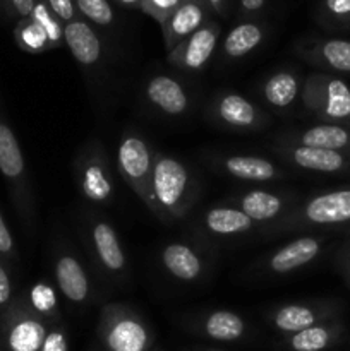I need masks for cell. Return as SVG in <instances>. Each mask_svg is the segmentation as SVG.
Listing matches in <instances>:
<instances>
[{
    "label": "cell",
    "mask_w": 350,
    "mask_h": 351,
    "mask_svg": "<svg viewBox=\"0 0 350 351\" xmlns=\"http://www.w3.org/2000/svg\"><path fill=\"white\" fill-rule=\"evenodd\" d=\"M305 232H350V185L301 199L283 218L263 232L283 237Z\"/></svg>",
    "instance_id": "6da1fadb"
},
{
    "label": "cell",
    "mask_w": 350,
    "mask_h": 351,
    "mask_svg": "<svg viewBox=\"0 0 350 351\" xmlns=\"http://www.w3.org/2000/svg\"><path fill=\"white\" fill-rule=\"evenodd\" d=\"M151 192L154 199V216L160 221H180L191 213L199 197V182L191 167L172 154L154 153Z\"/></svg>",
    "instance_id": "7a4b0ae2"
},
{
    "label": "cell",
    "mask_w": 350,
    "mask_h": 351,
    "mask_svg": "<svg viewBox=\"0 0 350 351\" xmlns=\"http://www.w3.org/2000/svg\"><path fill=\"white\" fill-rule=\"evenodd\" d=\"M98 339L103 351H151L154 332L130 305L108 302L100 311Z\"/></svg>",
    "instance_id": "3957f363"
},
{
    "label": "cell",
    "mask_w": 350,
    "mask_h": 351,
    "mask_svg": "<svg viewBox=\"0 0 350 351\" xmlns=\"http://www.w3.org/2000/svg\"><path fill=\"white\" fill-rule=\"evenodd\" d=\"M0 173L9 187L14 208L30 230L36 225V199L31 185L30 171L16 132L0 110Z\"/></svg>",
    "instance_id": "277c9868"
},
{
    "label": "cell",
    "mask_w": 350,
    "mask_h": 351,
    "mask_svg": "<svg viewBox=\"0 0 350 351\" xmlns=\"http://www.w3.org/2000/svg\"><path fill=\"white\" fill-rule=\"evenodd\" d=\"M72 175L79 195L93 206H110L115 195L112 165L105 146L91 137L75 153L72 161Z\"/></svg>",
    "instance_id": "5b68a950"
},
{
    "label": "cell",
    "mask_w": 350,
    "mask_h": 351,
    "mask_svg": "<svg viewBox=\"0 0 350 351\" xmlns=\"http://www.w3.org/2000/svg\"><path fill=\"white\" fill-rule=\"evenodd\" d=\"M153 146L137 130H126L117 144V171L120 178L129 185L130 191L141 199L144 206L154 215L153 192H151V178H153Z\"/></svg>",
    "instance_id": "8992f818"
},
{
    "label": "cell",
    "mask_w": 350,
    "mask_h": 351,
    "mask_svg": "<svg viewBox=\"0 0 350 351\" xmlns=\"http://www.w3.org/2000/svg\"><path fill=\"white\" fill-rule=\"evenodd\" d=\"M301 103L319 122L350 125V86L340 75L309 74L302 86Z\"/></svg>",
    "instance_id": "52a82bcc"
},
{
    "label": "cell",
    "mask_w": 350,
    "mask_h": 351,
    "mask_svg": "<svg viewBox=\"0 0 350 351\" xmlns=\"http://www.w3.org/2000/svg\"><path fill=\"white\" fill-rule=\"evenodd\" d=\"M50 322L38 315L24 295L0 314V346L5 351H41Z\"/></svg>",
    "instance_id": "ba28073f"
},
{
    "label": "cell",
    "mask_w": 350,
    "mask_h": 351,
    "mask_svg": "<svg viewBox=\"0 0 350 351\" xmlns=\"http://www.w3.org/2000/svg\"><path fill=\"white\" fill-rule=\"evenodd\" d=\"M86 245H88L91 259L100 273L110 281L122 283L127 280L129 266L119 233L112 223L96 215H89L84 228Z\"/></svg>",
    "instance_id": "9c48e42d"
},
{
    "label": "cell",
    "mask_w": 350,
    "mask_h": 351,
    "mask_svg": "<svg viewBox=\"0 0 350 351\" xmlns=\"http://www.w3.org/2000/svg\"><path fill=\"white\" fill-rule=\"evenodd\" d=\"M208 117L216 125L235 132H256L270 125V115L263 106L232 89L213 95L208 105Z\"/></svg>",
    "instance_id": "30bf717a"
},
{
    "label": "cell",
    "mask_w": 350,
    "mask_h": 351,
    "mask_svg": "<svg viewBox=\"0 0 350 351\" xmlns=\"http://www.w3.org/2000/svg\"><path fill=\"white\" fill-rule=\"evenodd\" d=\"M326 239L316 233H307L294 239L292 242L278 247L256 263L257 276L283 278L304 269L316 263L325 250Z\"/></svg>",
    "instance_id": "8fae6325"
},
{
    "label": "cell",
    "mask_w": 350,
    "mask_h": 351,
    "mask_svg": "<svg viewBox=\"0 0 350 351\" xmlns=\"http://www.w3.org/2000/svg\"><path fill=\"white\" fill-rule=\"evenodd\" d=\"M299 194L292 191H273L266 187H254L239 192L229 199V204L246 213L257 226L259 232L280 221L297 202Z\"/></svg>",
    "instance_id": "7c38bea8"
},
{
    "label": "cell",
    "mask_w": 350,
    "mask_h": 351,
    "mask_svg": "<svg viewBox=\"0 0 350 351\" xmlns=\"http://www.w3.org/2000/svg\"><path fill=\"white\" fill-rule=\"evenodd\" d=\"M340 311L342 307L335 300L292 302V304L277 305L268 311L266 322L273 331L287 336L311 328V326L338 319Z\"/></svg>",
    "instance_id": "4fadbf2b"
},
{
    "label": "cell",
    "mask_w": 350,
    "mask_h": 351,
    "mask_svg": "<svg viewBox=\"0 0 350 351\" xmlns=\"http://www.w3.org/2000/svg\"><path fill=\"white\" fill-rule=\"evenodd\" d=\"M54 285L64 298L74 305L95 302V287L81 259L67 245L57 247L54 254Z\"/></svg>",
    "instance_id": "5bb4252c"
},
{
    "label": "cell",
    "mask_w": 350,
    "mask_h": 351,
    "mask_svg": "<svg viewBox=\"0 0 350 351\" xmlns=\"http://www.w3.org/2000/svg\"><path fill=\"white\" fill-rule=\"evenodd\" d=\"M222 38V24L211 19L199 27L194 34L185 38L180 45L168 51V64L184 72H201L208 67Z\"/></svg>",
    "instance_id": "9a60e30c"
},
{
    "label": "cell",
    "mask_w": 350,
    "mask_h": 351,
    "mask_svg": "<svg viewBox=\"0 0 350 351\" xmlns=\"http://www.w3.org/2000/svg\"><path fill=\"white\" fill-rule=\"evenodd\" d=\"M271 153L281 163H287L288 167L302 171L321 175L350 173V153L305 146H287V144H273Z\"/></svg>",
    "instance_id": "2e32d148"
},
{
    "label": "cell",
    "mask_w": 350,
    "mask_h": 351,
    "mask_svg": "<svg viewBox=\"0 0 350 351\" xmlns=\"http://www.w3.org/2000/svg\"><path fill=\"white\" fill-rule=\"evenodd\" d=\"M294 51L319 72L350 75V40L347 38H307L297 41Z\"/></svg>",
    "instance_id": "e0dca14e"
},
{
    "label": "cell",
    "mask_w": 350,
    "mask_h": 351,
    "mask_svg": "<svg viewBox=\"0 0 350 351\" xmlns=\"http://www.w3.org/2000/svg\"><path fill=\"white\" fill-rule=\"evenodd\" d=\"M64 43L74 57L75 64L82 69L88 77L98 75V71L103 65V58H105V48H103V41L98 31L88 21L78 16L71 23H65Z\"/></svg>",
    "instance_id": "ac0fdd59"
},
{
    "label": "cell",
    "mask_w": 350,
    "mask_h": 351,
    "mask_svg": "<svg viewBox=\"0 0 350 351\" xmlns=\"http://www.w3.org/2000/svg\"><path fill=\"white\" fill-rule=\"evenodd\" d=\"M211 167L226 177L253 184L277 182L288 178V171L273 160L254 154H213Z\"/></svg>",
    "instance_id": "d6986e66"
},
{
    "label": "cell",
    "mask_w": 350,
    "mask_h": 351,
    "mask_svg": "<svg viewBox=\"0 0 350 351\" xmlns=\"http://www.w3.org/2000/svg\"><path fill=\"white\" fill-rule=\"evenodd\" d=\"M143 96L148 105L153 106L160 115L177 119L185 115L192 106L189 89L180 79L168 74H154L144 82Z\"/></svg>",
    "instance_id": "ffe728a7"
},
{
    "label": "cell",
    "mask_w": 350,
    "mask_h": 351,
    "mask_svg": "<svg viewBox=\"0 0 350 351\" xmlns=\"http://www.w3.org/2000/svg\"><path fill=\"white\" fill-rule=\"evenodd\" d=\"M160 266L180 283H198L208 274L209 263L199 247L187 242H170L160 250Z\"/></svg>",
    "instance_id": "44dd1931"
},
{
    "label": "cell",
    "mask_w": 350,
    "mask_h": 351,
    "mask_svg": "<svg viewBox=\"0 0 350 351\" xmlns=\"http://www.w3.org/2000/svg\"><path fill=\"white\" fill-rule=\"evenodd\" d=\"M273 144L318 147V149L350 153V125L319 122L314 125L304 127V129L285 130L275 137Z\"/></svg>",
    "instance_id": "7402d4cb"
},
{
    "label": "cell",
    "mask_w": 350,
    "mask_h": 351,
    "mask_svg": "<svg viewBox=\"0 0 350 351\" xmlns=\"http://www.w3.org/2000/svg\"><path fill=\"white\" fill-rule=\"evenodd\" d=\"M202 237L218 240H232L259 232V226L244 211L232 204H218L206 209L198 219Z\"/></svg>",
    "instance_id": "603a6c76"
},
{
    "label": "cell",
    "mask_w": 350,
    "mask_h": 351,
    "mask_svg": "<svg viewBox=\"0 0 350 351\" xmlns=\"http://www.w3.org/2000/svg\"><path fill=\"white\" fill-rule=\"evenodd\" d=\"M187 329L211 341L235 343L249 335V324L235 311L211 308L187 321Z\"/></svg>",
    "instance_id": "cb8c5ba5"
},
{
    "label": "cell",
    "mask_w": 350,
    "mask_h": 351,
    "mask_svg": "<svg viewBox=\"0 0 350 351\" xmlns=\"http://www.w3.org/2000/svg\"><path fill=\"white\" fill-rule=\"evenodd\" d=\"M211 19L213 12L205 0H182L180 5L161 24L167 53Z\"/></svg>",
    "instance_id": "d4e9b609"
},
{
    "label": "cell",
    "mask_w": 350,
    "mask_h": 351,
    "mask_svg": "<svg viewBox=\"0 0 350 351\" xmlns=\"http://www.w3.org/2000/svg\"><path fill=\"white\" fill-rule=\"evenodd\" d=\"M304 79L294 69H278L263 79L259 98L277 113H288L302 99Z\"/></svg>",
    "instance_id": "484cf974"
},
{
    "label": "cell",
    "mask_w": 350,
    "mask_h": 351,
    "mask_svg": "<svg viewBox=\"0 0 350 351\" xmlns=\"http://www.w3.org/2000/svg\"><path fill=\"white\" fill-rule=\"evenodd\" d=\"M345 335V324L338 319L311 326L307 329L281 338V346L288 351H328L338 345Z\"/></svg>",
    "instance_id": "4316f807"
},
{
    "label": "cell",
    "mask_w": 350,
    "mask_h": 351,
    "mask_svg": "<svg viewBox=\"0 0 350 351\" xmlns=\"http://www.w3.org/2000/svg\"><path fill=\"white\" fill-rule=\"evenodd\" d=\"M268 29L257 19H240L222 41V60L237 62L253 53L266 40Z\"/></svg>",
    "instance_id": "83f0119b"
},
{
    "label": "cell",
    "mask_w": 350,
    "mask_h": 351,
    "mask_svg": "<svg viewBox=\"0 0 350 351\" xmlns=\"http://www.w3.org/2000/svg\"><path fill=\"white\" fill-rule=\"evenodd\" d=\"M24 298L30 304V307L36 312L38 315L48 322L62 321L60 308H58V298H57V287L47 280L36 281L33 287L23 291Z\"/></svg>",
    "instance_id": "f1b7e54d"
},
{
    "label": "cell",
    "mask_w": 350,
    "mask_h": 351,
    "mask_svg": "<svg viewBox=\"0 0 350 351\" xmlns=\"http://www.w3.org/2000/svg\"><path fill=\"white\" fill-rule=\"evenodd\" d=\"M14 40L17 47L30 55H41L51 50V45L48 41L47 33L43 27L31 17L19 19L17 26L14 27Z\"/></svg>",
    "instance_id": "f546056e"
},
{
    "label": "cell",
    "mask_w": 350,
    "mask_h": 351,
    "mask_svg": "<svg viewBox=\"0 0 350 351\" xmlns=\"http://www.w3.org/2000/svg\"><path fill=\"white\" fill-rule=\"evenodd\" d=\"M316 19L328 31H350V0H319Z\"/></svg>",
    "instance_id": "4dcf8cb0"
},
{
    "label": "cell",
    "mask_w": 350,
    "mask_h": 351,
    "mask_svg": "<svg viewBox=\"0 0 350 351\" xmlns=\"http://www.w3.org/2000/svg\"><path fill=\"white\" fill-rule=\"evenodd\" d=\"M30 17L43 27V31L48 36V41L51 45V50L60 48L64 45V23L55 16L54 10L45 3V0H36Z\"/></svg>",
    "instance_id": "1f68e13d"
},
{
    "label": "cell",
    "mask_w": 350,
    "mask_h": 351,
    "mask_svg": "<svg viewBox=\"0 0 350 351\" xmlns=\"http://www.w3.org/2000/svg\"><path fill=\"white\" fill-rule=\"evenodd\" d=\"M74 7L78 16L89 24L100 27H110L115 24V12L108 0H74Z\"/></svg>",
    "instance_id": "d6a6232c"
},
{
    "label": "cell",
    "mask_w": 350,
    "mask_h": 351,
    "mask_svg": "<svg viewBox=\"0 0 350 351\" xmlns=\"http://www.w3.org/2000/svg\"><path fill=\"white\" fill-rule=\"evenodd\" d=\"M41 351H69V335L64 322H50Z\"/></svg>",
    "instance_id": "836d02e7"
},
{
    "label": "cell",
    "mask_w": 350,
    "mask_h": 351,
    "mask_svg": "<svg viewBox=\"0 0 350 351\" xmlns=\"http://www.w3.org/2000/svg\"><path fill=\"white\" fill-rule=\"evenodd\" d=\"M0 257L9 264V267L17 266V263H19V252H17L16 240H14L2 213H0Z\"/></svg>",
    "instance_id": "e575fe53"
},
{
    "label": "cell",
    "mask_w": 350,
    "mask_h": 351,
    "mask_svg": "<svg viewBox=\"0 0 350 351\" xmlns=\"http://www.w3.org/2000/svg\"><path fill=\"white\" fill-rule=\"evenodd\" d=\"M182 0H143L141 10L153 17L158 24H163L172 12L180 5Z\"/></svg>",
    "instance_id": "d590c367"
},
{
    "label": "cell",
    "mask_w": 350,
    "mask_h": 351,
    "mask_svg": "<svg viewBox=\"0 0 350 351\" xmlns=\"http://www.w3.org/2000/svg\"><path fill=\"white\" fill-rule=\"evenodd\" d=\"M14 281L10 274V267L0 257V314L12 304L14 300Z\"/></svg>",
    "instance_id": "8d00e7d4"
},
{
    "label": "cell",
    "mask_w": 350,
    "mask_h": 351,
    "mask_svg": "<svg viewBox=\"0 0 350 351\" xmlns=\"http://www.w3.org/2000/svg\"><path fill=\"white\" fill-rule=\"evenodd\" d=\"M48 7L55 12V16L62 21V23H71L72 19L78 17V10L74 7V0H45Z\"/></svg>",
    "instance_id": "74e56055"
},
{
    "label": "cell",
    "mask_w": 350,
    "mask_h": 351,
    "mask_svg": "<svg viewBox=\"0 0 350 351\" xmlns=\"http://www.w3.org/2000/svg\"><path fill=\"white\" fill-rule=\"evenodd\" d=\"M335 266L350 290V237L340 245L335 256Z\"/></svg>",
    "instance_id": "f35d334b"
},
{
    "label": "cell",
    "mask_w": 350,
    "mask_h": 351,
    "mask_svg": "<svg viewBox=\"0 0 350 351\" xmlns=\"http://www.w3.org/2000/svg\"><path fill=\"white\" fill-rule=\"evenodd\" d=\"M264 5L266 0H237V12L240 19H257Z\"/></svg>",
    "instance_id": "ab89813d"
},
{
    "label": "cell",
    "mask_w": 350,
    "mask_h": 351,
    "mask_svg": "<svg viewBox=\"0 0 350 351\" xmlns=\"http://www.w3.org/2000/svg\"><path fill=\"white\" fill-rule=\"evenodd\" d=\"M3 3H5V7L12 16L24 19V17L31 16L36 0H3Z\"/></svg>",
    "instance_id": "60d3db41"
},
{
    "label": "cell",
    "mask_w": 350,
    "mask_h": 351,
    "mask_svg": "<svg viewBox=\"0 0 350 351\" xmlns=\"http://www.w3.org/2000/svg\"><path fill=\"white\" fill-rule=\"evenodd\" d=\"M208 7L211 9L213 14L220 17H229L230 7H232V0H205Z\"/></svg>",
    "instance_id": "b9f144b4"
},
{
    "label": "cell",
    "mask_w": 350,
    "mask_h": 351,
    "mask_svg": "<svg viewBox=\"0 0 350 351\" xmlns=\"http://www.w3.org/2000/svg\"><path fill=\"white\" fill-rule=\"evenodd\" d=\"M119 5H122L124 9L130 10H141V5H143V0H115Z\"/></svg>",
    "instance_id": "7bdbcfd3"
},
{
    "label": "cell",
    "mask_w": 350,
    "mask_h": 351,
    "mask_svg": "<svg viewBox=\"0 0 350 351\" xmlns=\"http://www.w3.org/2000/svg\"><path fill=\"white\" fill-rule=\"evenodd\" d=\"M202 351H220V350H202Z\"/></svg>",
    "instance_id": "ee69618b"
},
{
    "label": "cell",
    "mask_w": 350,
    "mask_h": 351,
    "mask_svg": "<svg viewBox=\"0 0 350 351\" xmlns=\"http://www.w3.org/2000/svg\"><path fill=\"white\" fill-rule=\"evenodd\" d=\"M0 351H5V350H3V348H2V346H0Z\"/></svg>",
    "instance_id": "f6af8a7d"
}]
</instances>
